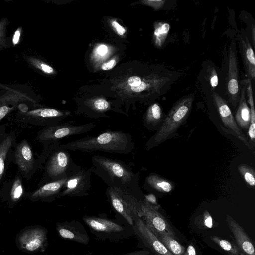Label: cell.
<instances>
[{
	"label": "cell",
	"instance_id": "cell-1",
	"mask_svg": "<svg viewBox=\"0 0 255 255\" xmlns=\"http://www.w3.org/2000/svg\"><path fill=\"white\" fill-rule=\"evenodd\" d=\"M92 172L100 177L107 186L119 189L138 200V173H134L124 161L104 156L91 157Z\"/></svg>",
	"mask_w": 255,
	"mask_h": 255
},
{
	"label": "cell",
	"instance_id": "cell-2",
	"mask_svg": "<svg viewBox=\"0 0 255 255\" xmlns=\"http://www.w3.org/2000/svg\"><path fill=\"white\" fill-rule=\"evenodd\" d=\"M60 147L67 150L90 152L99 151L110 153L128 154L134 148L131 135L120 130H106L98 135L86 136Z\"/></svg>",
	"mask_w": 255,
	"mask_h": 255
},
{
	"label": "cell",
	"instance_id": "cell-3",
	"mask_svg": "<svg viewBox=\"0 0 255 255\" xmlns=\"http://www.w3.org/2000/svg\"><path fill=\"white\" fill-rule=\"evenodd\" d=\"M194 99V95L190 94L173 105L156 134L147 142V150L165 141L176 132L189 115Z\"/></svg>",
	"mask_w": 255,
	"mask_h": 255
},
{
	"label": "cell",
	"instance_id": "cell-4",
	"mask_svg": "<svg viewBox=\"0 0 255 255\" xmlns=\"http://www.w3.org/2000/svg\"><path fill=\"white\" fill-rule=\"evenodd\" d=\"M60 144L51 151L46 159L43 184L68 178L82 167L75 163L68 151L60 147Z\"/></svg>",
	"mask_w": 255,
	"mask_h": 255
},
{
	"label": "cell",
	"instance_id": "cell-5",
	"mask_svg": "<svg viewBox=\"0 0 255 255\" xmlns=\"http://www.w3.org/2000/svg\"><path fill=\"white\" fill-rule=\"evenodd\" d=\"M96 125L91 123L76 125L70 123L44 127L37 133V139L44 146L60 142L61 139L82 134L92 130Z\"/></svg>",
	"mask_w": 255,
	"mask_h": 255
},
{
	"label": "cell",
	"instance_id": "cell-6",
	"mask_svg": "<svg viewBox=\"0 0 255 255\" xmlns=\"http://www.w3.org/2000/svg\"><path fill=\"white\" fill-rule=\"evenodd\" d=\"M23 122L44 127L60 124L70 114L69 112L53 108H41L19 113Z\"/></svg>",
	"mask_w": 255,
	"mask_h": 255
},
{
	"label": "cell",
	"instance_id": "cell-7",
	"mask_svg": "<svg viewBox=\"0 0 255 255\" xmlns=\"http://www.w3.org/2000/svg\"><path fill=\"white\" fill-rule=\"evenodd\" d=\"M92 171L90 168L81 167L70 176L58 198L64 196L83 197L89 195Z\"/></svg>",
	"mask_w": 255,
	"mask_h": 255
},
{
	"label": "cell",
	"instance_id": "cell-8",
	"mask_svg": "<svg viewBox=\"0 0 255 255\" xmlns=\"http://www.w3.org/2000/svg\"><path fill=\"white\" fill-rule=\"evenodd\" d=\"M212 96L214 104L224 126L230 131L232 134L244 143L249 149L253 151V147L237 125L225 100L216 92H212Z\"/></svg>",
	"mask_w": 255,
	"mask_h": 255
},
{
	"label": "cell",
	"instance_id": "cell-9",
	"mask_svg": "<svg viewBox=\"0 0 255 255\" xmlns=\"http://www.w3.org/2000/svg\"><path fill=\"white\" fill-rule=\"evenodd\" d=\"M133 231L143 244L155 255H173L148 228L143 219L137 215H133Z\"/></svg>",
	"mask_w": 255,
	"mask_h": 255
},
{
	"label": "cell",
	"instance_id": "cell-10",
	"mask_svg": "<svg viewBox=\"0 0 255 255\" xmlns=\"http://www.w3.org/2000/svg\"><path fill=\"white\" fill-rule=\"evenodd\" d=\"M238 63L236 46L232 43L228 52V70L226 79V93L229 102L236 106L239 102Z\"/></svg>",
	"mask_w": 255,
	"mask_h": 255
},
{
	"label": "cell",
	"instance_id": "cell-11",
	"mask_svg": "<svg viewBox=\"0 0 255 255\" xmlns=\"http://www.w3.org/2000/svg\"><path fill=\"white\" fill-rule=\"evenodd\" d=\"M82 219L91 231L100 238H110L113 235H122L125 232L124 227L106 218L85 215Z\"/></svg>",
	"mask_w": 255,
	"mask_h": 255
},
{
	"label": "cell",
	"instance_id": "cell-12",
	"mask_svg": "<svg viewBox=\"0 0 255 255\" xmlns=\"http://www.w3.org/2000/svg\"><path fill=\"white\" fill-rule=\"evenodd\" d=\"M56 228L59 235L65 240L83 245H87L90 241V238L86 229L78 221H66L57 223Z\"/></svg>",
	"mask_w": 255,
	"mask_h": 255
},
{
	"label": "cell",
	"instance_id": "cell-13",
	"mask_svg": "<svg viewBox=\"0 0 255 255\" xmlns=\"http://www.w3.org/2000/svg\"><path fill=\"white\" fill-rule=\"evenodd\" d=\"M16 163L23 176H27L32 172L36 165L32 150L30 144L25 140L18 143L14 151Z\"/></svg>",
	"mask_w": 255,
	"mask_h": 255
},
{
	"label": "cell",
	"instance_id": "cell-14",
	"mask_svg": "<svg viewBox=\"0 0 255 255\" xmlns=\"http://www.w3.org/2000/svg\"><path fill=\"white\" fill-rule=\"evenodd\" d=\"M106 195L114 209L121 215L128 223L132 226L133 224L132 212L125 200L122 190L107 186Z\"/></svg>",
	"mask_w": 255,
	"mask_h": 255
},
{
	"label": "cell",
	"instance_id": "cell-15",
	"mask_svg": "<svg viewBox=\"0 0 255 255\" xmlns=\"http://www.w3.org/2000/svg\"><path fill=\"white\" fill-rule=\"evenodd\" d=\"M227 222L239 248L246 255H255L253 243L244 229L232 218H228Z\"/></svg>",
	"mask_w": 255,
	"mask_h": 255
},
{
	"label": "cell",
	"instance_id": "cell-16",
	"mask_svg": "<svg viewBox=\"0 0 255 255\" xmlns=\"http://www.w3.org/2000/svg\"><path fill=\"white\" fill-rule=\"evenodd\" d=\"M68 178L43 184L32 192L31 197L49 200H54L58 198L59 194L64 188Z\"/></svg>",
	"mask_w": 255,
	"mask_h": 255
},
{
	"label": "cell",
	"instance_id": "cell-17",
	"mask_svg": "<svg viewBox=\"0 0 255 255\" xmlns=\"http://www.w3.org/2000/svg\"><path fill=\"white\" fill-rule=\"evenodd\" d=\"M245 91L246 85L243 81L235 119L239 127L247 130L250 125L251 114L246 100Z\"/></svg>",
	"mask_w": 255,
	"mask_h": 255
},
{
	"label": "cell",
	"instance_id": "cell-18",
	"mask_svg": "<svg viewBox=\"0 0 255 255\" xmlns=\"http://www.w3.org/2000/svg\"><path fill=\"white\" fill-rule=\"evenodd\" d=\"M241 47L242 56L248 76L254 80L255 78V58L254 50L246 37L245 39L241 38Z\"/></svg>",
	"mask_w": 255,
	"mask_h": 255
},
{
	"label": "cell",
	"instance_id": "cell-19",
	"mask_svg": "<svg viewBox=\"0 0 255 255\" xmlns=\"http://www.w3.org/2000/svg\"><path fill=\"white\" fill-rule=\"evenodd\" d=\"M145 183L151 188L160 192H170L174 188L170 181L154 173L146 178Z\"/></svg>",
	"mask_w": 255,
	"mask_h": 255
},
{
	"label": "cell",
	"instance_id": "cell-20",
	"mask_svg": "<svg viewBox=\"0 0 255 255\" xmlns=\"http://www.w3.org/2000/svg\"><path fill=\"white\" fill-rule=\"evenodd\" d=\"M14 137L12 133L7 134L0 141V188L4 171L5 161L9 150L13 145Z\"/></svg>",
	"mask_w": 255,
	"mask_h": 255
},
{
	"label": "cell",
	"instance_id": "cell-21",
	"mask_svg": "<svg viewBox=\"0 0 255 255\" xmlns=\"http://www.w3.org/2000/svg\"><path fill=\"white\" fill-rule=\"evenodd\" d=\"M162 110L157 103L152 104L148 109L144 119V125L147 128L154 127L161 121Z\"/></svg>",
	"mask_w": 255,
	"mask_h": 255
},
{
	"label": "cell",
	"instance_id": "cell-22",
	"mask_svg": "<svg viewBox=\"0 0 255 255\" xmlns=\"http://www.w3.org/2000/svg\"><path fill=\"white\" fill-rule=\"evenodd\" d=\"M170 26L169 23L164 22H157L154 25V40L156 47L160 48L164 44Z\"/></svg>",
	"mask_w": 255,
	"mask_h": 255
},
{
	"label": "cell",
	"instance_id": "cell-23",
	"mask_svg": "<svg viewBox=\"0 0 255 255\" xmlns=\"http://www.w3.org/2000/svg\"><path fill=\"white\" fill-rule=\"evenodd\" d=\"M157 237L173 255L184 254V247L179 243L174 238L167 235H162Z\"/></svg>",
	"mask_w": 255,
	"mask_h": 255
},
{
	"label": "cell",
	"instance_id": "cell-24",
	"mask_svg": "<svg viewBox=\"0 0 255 255\" xmlns=\"http://www.w3.org/2000/svg\"><path fill=\"white\" fill-rule=\"evenodd\" d=\"M238 169L247 184L254 187L255 185V172L254 169L248 165L242 164L238 166Z\"/></svg>",
	"mask_w": 255,
	"mask_h": 255
},
{
	"label": "cell",
	"instance_id": "cell-25",
	"mask_svg": "<svg viewBox=\"0 0 255 255\" xmlns=\"http://www.w3.org/2000/svg\"><path fill=\"white\" fill-rule=\"evenodd\" d=\"M27 61L32 66L45 74H51L54 72L52 67L37 58L29 56L27 58Z\"/></svg>",
	"mask_w": 255,
	"mask_h": 255
},
{
	"label": "cell",
	"instance_id": "cell-26",
	"mask_svg": "<svg viewBox=\"0 0 255 255\" xmlns=\"http://www.w3.org/2000/svg\"><path fill=\"white\" fill-rule=\"evenodd\" d=\"M212 240L218 244L224 250L230 253L232 255H238L239 252L237 248L233 246L229 241L219 238L216 236H212Z\"/></svg>",
	"mask_w": 255,
	"mask_h": 255
},
{
	"label": "cell",
	"instance_id": "cell-27",
	"mask_svg": "<svg viewBox=\"0 0 255 255\" xmlns=\"http://www.w3.org/2000/svg\"><path fill=\"white\" fill-rule=\"evenodd\" d=\"M23 193V188L20 177L15 178L11 189L10 196L14 201L18 200Z\"/></svg>",
	"mask_w": 255,
	"mask_h": 255
},
{
	"label": "cell",
	"instance_id": "cell-28",
	"mask_svg": "<svg viewBox=\"0 0 255 255\" xmlns=\"http://www.w3.org/2000/svg\"><path fill=\"white\" fill-rule=\"evenodd\" d=\"M8 22V19L5 18L0 21V50L6 47L7 45L6 32Z\"/></svg>",
	"mask_w": 255,
	"mask_h": 255
},
{
	"label": "cell",
	"instance_id": "cell-29",
	"mask_svg": "<svg viewBox=\"0 0 255 255\" xmlns=\"http://www.w3.org/2000/svg\"><path fill=\"white\" fill-rule=\"evenodd\" d=\"M44 238V237L43 236L41 238H35L30 241L26 245V249L29 251H34L37 249L41 246Z\"/></svg>",
	"mask_w": 255,
	"mask_h": 255
},
{
	"label": "cell",
	"instance_id": "cell-30",
	"mask_svg": "<svg viewBox=\"0 0 255 255\" xmlns=\"http://www.w3.org/2000/svg\"><path fill=\"white\" fill-rule=\"evenodd\" d=\"M208 76L211 86L213 88L216 87L218 84V78L216 70L214 68L209 69Z\"/></svg>",
	"mask_w": 255,
	"mask_h": 255
},
{
	"label": "cell",
	"instance_id": "cell-31",
	"mask_svg": "<svg viewBox=\"0 0 255 255\" xmlns=\"http://www.w3.org/2000/svg\"><path fill=\"white\" fill-rule=\"evenodd\" d=\"M144 2L148 5L153 7L155 10H159L162 8L164 5L165 0H145Z\"/></svg>",
	"mask_w": 255,
	"mask_h": 255
},
{
	"label": "cell",
	"instance_id": "cell-32",
	"mask_svg": "<svg viewBox=\"0 0 255 255\" xmlns=\"http://www.w3.org/2000/svg\"><path fill=\"white\" fill-rule=\"evenodd\" d=\"M15 107L9 106L8 105H0V122L8 113L15 109Z\"/></svg>",
	"mask_w": 255,
	"mask_h": 255
},
{
	"label": "cell",
	"instance_id": "cell-33",
	"mask_svg": "<svg viewBox=\"0 0 255 255\" xmlns=\"http://www.w3.org/2000/svg\"><path fill=\"white\" fill-rule=\"evenodd\" d=\"M112 25L113 27L115 29L117 34L119 35H123L126 30V29L121 25H120L116 21H113L112 22Z\"/></svg>",
	"mask_w": 255,
	"mask_h": 255
},
{
	"label": "cell",
	"instance_id": "cell-34",
	"mask_svg": "<svg viewBox=\"0 0 255 255\" xmlns=\"http://www.w3.org/2000/svg\"><path fill=\"white\" fill-rule=\"evenodd\" d=\"M149 87V84L141 80L140 84L136 87H131V90L135 92H140L145 90Z\"/></svg>",
	"mask_w": 255,
	"mask_h": 255
},
{
	"label": "cell",
	"instance_id": "cell-35",
	"mask_svg": "<svg viewBox=\"0 0 255 255\" xmlns=\"http://www.w3.org/2000/svg\"><path fill=\"white\" fill-rule=\"evenodd\" d=\"M141 82V79L137 76H133L129 78L128 83L131 87L138 86Z\"/></svg>",
	"mask_w": 255,
	"mask_h": 255
},
{
	"label": "cell",
	"instance_id": "cell-36",
	"mask_svg": "<svg viewBox=\"0 0 255 255\" xmlns=\"http://www.w3.org/2000/svg\"><path fill=\"white\" fill-rule=\"evenodd\" d=\"M149 255V252L146 251H136L123 254L117 255Z\"/></svg>",
	"mask_w": 255,
	"mask_h": 255
},
{
	"label": "cell",
	"instance_id": "cell-37",
	"mask_svg": "<svg viewBox=\"0 0 255 255\" xmlns=\"http://www.w3.org/2000/svg\"><path fill=\"white\" fill-rule=\"evenodd\" d=\"M22 32V27H19L15 31L12 37V44L13 45H16L19 42V39Z\"/></svg>",
	"mask_w": 255,
	"mask_h": 255
},
{
	"label": "cell",
	"instance_id": "cell-38",
	"mask_svg": "<svg viewBox=\"0 0 255 255\" xmlns=\"http://www.w3.org/2000/svg\"><path fill=\"white\" fill-rule=\"evenodd\" d=\"M116 65V61L115 59H112L110 61L104 63L101 69L103 70H109L113 68Z\"/></svg>",
	"mask_w": 255,
	"mask_h": 255
},
{
	"label": "cell",
	"instance_id": "cell-39",
	"mask_svg": "<svg viewBox=\"0 0 255 255\" xmlns=\"http://www.w3.org/2000/svg\"><path fill=\"white\" fill-rule=\"evenodd\" d=\"M204 224L208 228H211L212 227V217L207 211L204 213Z\"/></svg>",
	"mask_w": 255,
	"mask_h": 255
},
{
	"label": "cell",
	"instance_id": "cell-40",
	"mask_svg": "<svg viewBox=\"0 0 255 255\" xmlns=\"http://www.w3.org/2000/svg\"><path fill=\"white\" fill-rule=\"evenodd\" d=\"M108 51L107 47L105 45L99 46L97 49V52L100 55H105Z\"/></svg>",
	"mask_w": 255,
	"mask_h": 255
},
{
	"label": "cell",
	"instance_id": "cell-41",
	"mask_svg": "<svg viewBox=\"0 0 255 255\" xmlns=\"http://www.w3.org/2000/svg\"><path fill=\"white\" fill-rule=\"evenodd\" d=\"M187 255H196V251L194 247L192 245H189L187 250Z\"/></svg>",
	"mask_w": 255,
	"mask_h": 255
},
{
	"label": "cell",
	"instance_id": "cell-42",
	"mask_svg": "<svg viewBox=\"0 0 255 255\" xmlns=\"http://www.w3.org/2000/svg\"><path fill=\"white\" fill-rule=\"evenodd\" d=\"M251 38L253 47H255V27L254 25H252L251 30Z\"/></svg>",
	"mask_w": 255,
	"mask_h": 255
}]
</instances>
